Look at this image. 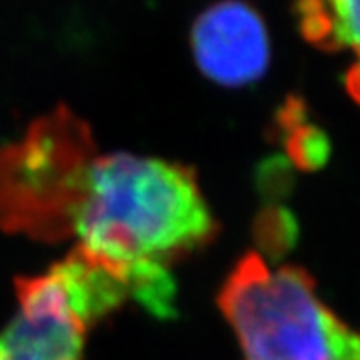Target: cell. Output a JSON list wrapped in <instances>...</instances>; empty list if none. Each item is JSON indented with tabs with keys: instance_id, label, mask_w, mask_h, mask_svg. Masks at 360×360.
<instances>
[{
	"instance_id": "obj_1",
	"label": "cell",
	"mask_w": 360,
	"mask_h": 360,
	"mask_svg": "<svg viewBox=\"0 0 360 360\" xmlns=\"http://www.w3.org/2000/svg\"><path fill=\"white\" fill-rule=\"evenodd\" d=\"M66 232L75 250L124 281L158 319L176 314L170 266L219 234L193 168L132 153L92 156L77 182Z\"/></svg>"
},
{
	"instance_id": "obj_2",
	"label": "cell",
	"mask_w": 360,
	"mask_h": 360,
	"mask_svg": "<svg viewBox=\"0 0 360 360\" xmlns=\"http://www.w3.org/2000/svg\"><path fill=\"white\" fill-rule=\"evenodd\" d=\"M245 360H360V333L316 296L309 270H270L258 252H246L219 292Z\"/></svg>"
},
{
	"instance_id": "obj_3",
	"label": "cell",
	"mask_w": 360,
	"mask_h": 360,
	"mask_svg": "<svg viewBox=\"0 0 360 360\" xmlns=\"http://www.w3.org/2000/svg\"><path fill=\"white\" fill-rule=\"evenodd\" d=\"M90 158L89 127L66 106L39 118L25 141L0 148V220L32 232L65 229Z\"/></svg>"
},
{
	"instance_id": "obj_4",
	"label": "cell",
	"mask_w": 360,
	"mask_h": 360,
	"mask_svg": "<svg viewBox=\"0 0 360 360\" xmlns=\"http://www.w3.org/2000/svg\"><path fill=\"white\" fill-rule=\"evenodd\" d=\"M18 312L0 330V360H84L90 326L52 266L39 276L16 281Z\"/></svg>"
},
{
	"instance_id": "obj_5",
	"label": "cell",
	"mask_w": 360,
	"mask_h": 360,
	"mask_svg": "<svg viewBox=\"0 0 360 360\" xmlns=\"http://www.w3.org/2000/svg\"><path fill=\"white\" fill-rule=\"evenodd\" d=\"M191 51L194 65L208 80L226 89H243L269 70V28L245 0H219L194 18Z\"/></svg>"
},
{
	"instance_id": "obj_6",
	"label": "cell",
	"mask_w": 360,
	"mask_h": 360,
	"mask_svg": "<svg viewBox=\"0 0 360 360\" xmlns=\"http://www.w3.org/2000/svg\"><path fill=\"white\" fill-rule=\"evenodd\" d=\"M298 30L321 51H350L348 94L360 104V0H295Z\"/></svg>"
},
{
	"instance_id": "obj_7",
	"label": "cell",
	"mask_w": 360,
	"mask_h": 360,
	"mask_svg": "<svg viewBox=\"0 0 360 360\" xmlns=\"http://www.w3.org/2000/svg\"><path fill=\"white\" fill-rule=\"evenodd\" d=\"M298 220L295 212L278 205H270L258 212L255 220V240L258 255L272 262L283 260L298 243Z\"/></svg>"
},
{
	"instance_id": "obj_8",
	"label": "cell",
	"mask_w": 360,
	"mask_h": 360,
	"mask_svg": "<svg viewBox=\"0 0 360 360\" xmlns=\"http://www.w3.org/2000/svg\"><path fill=\"white\" fill-rule=\"evenodd\" d=\"M281 141L286 148V158L298 170L316 172L326 167V162L330 160L333 146L328 134L321 127L312 124L310 120L288 130Z\"/></svg>"
},
{
	"instance_id": "obj_9",
	"label": "cell",
	"mask_w": 360,
	"mask_h": 360,
	"mask_svg": "<svg viewBox=\"0 0 360 360\" xmlns=\"http://www.w3.org/2000/svg\"><path fill=\"white\" fill-rule=\"evenodd\" d=\"M296 184L292 162L286 156H270L257 168V188L266 202H278L288 198Z\"/></svg>"
}]
</instances>
